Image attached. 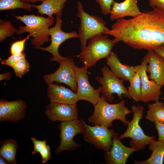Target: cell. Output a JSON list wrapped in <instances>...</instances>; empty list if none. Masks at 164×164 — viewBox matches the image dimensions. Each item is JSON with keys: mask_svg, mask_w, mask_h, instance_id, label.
<instances>
[{"mask_svg": "<svg viewBox=\"0 0 164 164\" xmlns=\"http://www.w3.org/2000/svg\"><path fill=\"white\" fill-rule=\"evenodd\" d=\"M130 19L116 20L105 35L113 36L132 48L154 50L164 43V12L154 8Z\"/></svg>", "mask_w": 164, "mask_h": 164, "instance_id": "cell-1", "label": "cell"}, {"mask_svg": "<svg viewBox=\"0 0 164 164\" xmlns=\"http://www.w3.org/2000/svg\"><path fill=\"white\" fill-rule=\"evenodd\" d=\"M94 112L88 119L94 125L102 126L108 128L112 126V121L118 120L127 125L128 122L126 115L131 112L125 105L124 100L115 104H110L101 95L97 103L94 106Z\"/></svg>", "mask_w": 164, "mask_h": 164, "instance_id": "cell-2", "label": "cell"}, {"mask_svg": "<svg viewBox=\"0 0 164 164\" xmlns=\"http://www.w3.org/2000/svg\"><path fill=\"white\" fill-rule=\"evenodd\" d=\"M15 18L23 22L25 26H20L16 33L21 35L25 32L32 33L33 38L31 40L32 44L38 49L44 43L50 40L49 27L54 23L53 16L46 18L34 14L15 15Z\"/></svg>", "mask_w": 164, "mask_h": 164, "instance_id": "cell-3", "label": "cell"}, {"mask_svg": "<svg viewBox=\"0 0 164 164\" xmlns=\"http://www.w3.org/2000/svg\"><path fill=\"white\" fill-rule=\"evenodd\" d=\"M108 35L99 34L88 40L87 45L77 56L87 68L94 66L99 60L108 57L116 43Z\"/></svg>", "mask_w": 164, "mask_h": 164, "instance_id": "cell-4", "label": "cell"}, {"mask_svg": "<svg viewBox=\"0 0 164 164\" xmlns=\"http://www.w3.org/2000/svg\"><path fill=\"white\" fill-rule=\"evenodd\" d=\"M77 15L80 21L78 33L82 50L86 47L89 39L97 35H105L109 29L106 27V22L101 17L85 12L80 2H77Z\"/></svg>", "mask_w": 164, "mask_h": 164, "instance_id": "cell-5", "label": "cell"}, {"mask_svg": "<svg viewBox=\"0 0 164 164\" xmlns=\"http://www.w3.org/2000/svg\"><path fill=\"white\" fill-rule=\"evenodd\" d=\"M131 108L133 113L132 118L131 121H128L125 131L118 138L120 140L126 138H131L129 141L130 147L135 149L136 151H140L155 140V137L154 135H146L139 125L140 121L143 117L144 107L138 104L137 106L132 105Z\"/></svg>", "mask_w": 164, "mask_h": 164, "instance_id": "cell-6", "label": "cell"}, {"mask_svg": "<svg viewBox=\"0 0 164 164\" xmlns=\"http://www.w3.org/2000/svg\"><path fill=\"white\" fill-rule=\"evenodd\" d=\"M102 77H96V81L101 85L102 96L108 102L111 103L114 99L113 95L116 94L118 98L122 100V95L132 100L128 89L123 84L124 80L116 77L109 68L104 65L101 68Z\"/></svg>", "mask_w": 164, "mask_h": 164, "instance_id": "cell-7", "label": "cell"}, {"mask_svg": "<svg viewBox=\"0 0 164 164\" xmlns=\"http://www.w3.org/2000/svg\"><path fill=\"white\" fill-rule=\"evenodd\" d=\"M58 127L60 131V145L55 151L56 155L64 150L74 151L80 146L73 138L76 135L83 133L85 131V127L81 120L76 118L62 121Z\"/></svg>", "mask_w": 164, "mask_h": 164, "instance_id": "cell-8", "label": "cell"}, {"mask_svg": "<svg viewBox=\"0 0 164 164\" xmlns=\"http://www.w3.org/2000/svg\"><path fill=\"white\" fill-rule=\"evenodd\" d=\"M85 127L83 133L84 140L87 142L94 145L98 149L104 152L111 149L112 144V138L115 135H118L112 128L97 125L91 126L87 124L81 119Z\"/></svg>", "mask_w": 164, "mask_h": 164, "instance_id": "cell-9", "label": "cell"}, {"mask_svg": "<svg viewBox=\"0 0 164 164\" xmlns=\"http://www.w3.org/2000/svg\"><path fill=\"white\" fill-rule=\"evenodd\" d=\"M59 67L54 73L45 74L43 77L45 83L48 85L54 82L63 83L68 86L76 93L77 84L76 81L75 66L73 59L64 57L59 63Z\"/></svg>", "mask_w": 164, "mask_h": 164, "instance_id": "cell-10", "label": "cell"}, {"mask_svg": "<svg viewBox=\"0 0 164 164\" xmlns=\"http://www.w3.org/2000/svg\"><path fill=\"white\" fill-rule=\"evenodd\" d=\"M62 20L61 17L56 16L55 25L49 29V34L51 41L48 47H39L38 49L41 50L48 52L52 55L50 59L51 61L59 63L64 57L61 56L58 52V48L60 45L66 40L72 38H78L79 36L76 31L66 32L61 29Z\"/></svg>", "mask_w": 164, "mask_h": 164, "instance_id": "cell-11", "label": "cell"}, {"mask_svg": "<svg viewBox=\"0 0 164 164\" xmlns=\"http://www.w3.org/2000/svg\"><path fill=\"white\" fill-rule=\"evenodd\" d=\"M85 66L79 67L75 66L77 90L76 93L79 100H83L91 103L94 106L100 98L101 86L95 89L90 83Z\"/></svg>", "mask_w": 164, "mask_h": 164, "instance_id": "cell-12", "label": "cell"}, {"mask_svg": "<svg viewBox=\"0 0 164 164\" xmlns=\"http://www.w3.org/2000/svg\"><path fill=\"white\" fill-rule=\"evenodd\" d=\"M147 64L146 61L142 60L140 65L134 66L135 71L139 73L141 80V101L145 103L151 101L156 102L159 101V97L162 94L161 89L162 87L157 84L153 80L149 79L146 72Z\"/></svg>", "mask_w": 164, "mask_h": 164, "instance_id": "cell-13", "label": "cell"}, {"mask_svg": "<svg viewBox=\"0 0 164 164\" xmlns=\"http://www.w3.org/2000/svg\"><path fill=\"white\" fill-rule=\"evenodd\" d=\"M45 114L52 122H60L77 118V104L51 102L46 107Z\"/></svg>", "mask_w": 164, "mask_h": 164, "instance_id": "cell-14", "label": "cell"}, {"mask_svg": "<svg viewBox=\"0 0 164 164\" xmlns=\"http://www.w3.org/2000/svg\"><path fill=\"white\" fill-rule=\"evenodd\" d=\"M27 106L22 99L9 101L0 100V122H17L25 117Z\"/></svg>", "mask_w": 164, "mask_h": 164, "instance_id": "cell-15", "label": "cell"}, {"mask_svg": "<svg viewBox=\"0 0 164 164\" xmlns=\"http://www.w3.org/2000/svg\"><path fill=\"white\" fill-rule=\"evenodd\" d=\"M142 60L148 63L146 72L149 74V79L159 85L164 86V58L154 51L150 50Z\"/></svg>", "mask_w": 164, "mask_h": 164, "instance_id": "cell-16", "label": "cell"}, {"mask_svg": "<svg viewBox=\"0 0 164 164\" xmlns=\"http://www.w3.org/2000/svg\"><path fill=\"white\" fill-rule=\"evenodd\" d=\"M120 140L117 135L113 137L112 144L111 149L104 152V156L107 163L125 164L130 155L136 151L133 148L125 145Z\"/></svg>", "mask_w": 164, "mask_h": 164, "instance_id": "cell-17", "label": "cell"}, {"mask_svg": "<svg viewBox=\"0 0 164 164\" xmlns=\"http://www.w3.org/2000/svg\"><path fill=\"white\" fill-rule=\"evenodd\" d=\"M139 0H125L121 2L114 1L110 12L111 21L123 18L126 16L135 18L140 15L142 12L137 5Z\"/></svg>", "mask_w": 164, "mask_h": 164, "instance_id": "cell-18", "label": "cell"}, {"mask_svg": "<svg viewBox=\"0 0 164 164\" xmlns=\"http://www.w3.org/2000/svg\"><path fill=\"white\" fill-rule=\"evenodd\" d=\"M48 85L47 95L50 102L76 104L78 101L76 93L72 90L53 83Z\"/></svg>", "mask_w": 164, "mask_h": 164, "instance_id": "cell-19", "label": "cell"}, {"mask_svg": "<svg viewBox=\"0 0 164 164\" xmlns=\"http://www.w3.org/2000/svg\"><path fill=\"white\" fill-rule=\"evenodd\" d=\"M107 64L112 73L117 77L124 81H129L136 73L135 66L122 63L117 55L111 51L106 59Z\"/></svg>", "mask_w": 164, "mask_h": 164, "instance_id": "cell-20", "label": "cell"}, {"mask_svg": "<svg viewBox=\"0 0 164 164\" xmlns=\"http://www.w3.org/2000/svg\"><path fill=\"white\" fill-rule=\"evenodd\" d=\"M67 0H45L40 5H32V6L36 9L38 13L42 16L46 15L48 16H52L55 14L56 16L61 17L65 3Z\"/></svg>", "mask_w": 164, "mask_h": 164, "instance_id": "cell-21", "label": "cell"}, {"mask_svg": "<svg viewBox=\"0 0 164 164\" xmlns=\"http://www.w3.org/2000/svg\"><path fill=\"white\" fill-rule=\"evenodd\" d=\"M149 150L152 151L150 156L142 161L135 160V164H162L164 159V141H154L149 145Z\"/></svg>", "mask_w": 164, "mask_h": 164, "instance_id": "cell-22", "label": "cell"}, {"mask_svg": "<svg viewBox=\"0 0 164 164\" xmlns=\"http://www.w3.org/2000/svg\"><path fill=\"white\" fill-rule=\"evenodd\" d=\"M17 144L16 141L6 139L0 143V155L10 164H16L15 160Z\"/></svg>", "mask_w": 164, "mask_h": 164, "instance_id": "cell-23", "label": "cell"}, {"mask_svg": "<svg viewBox=\"0 0 164 164\" xmlns=\"http://www.w3.org/2000/svg\"><path fill=\"white\" fill-rule=\"evenodd\" d=\"M147 105L148 110L145 118L154 123L157 121L164 123V104L158 101Z\"/></svg>", "mask_w": 164, "mask_h": 164, "instance_id": "cell-24", "label": "cell"}, {"mask_svg": "<svg viewBox=\"0 0 164 164\" xmlns=\"http://www.w3.org/2000/svg\"><path fill=\"white\" fill-rule=\"evenodd\" d=\"M129 81L130 85L128 88V91L132 100L136 102L141 101L142 88L139 73L136 72L132 79Z\"/></svg>", "mask_w": 164, "mask_h": 164, "instance_id": "cell-25", "label": "cell"}, {"mask_svg": "<svg viewBox=\"0 0 164 164\" xmlns=\"http://www.w3.org/2000/svg\"><path fill=\"white\" fill-rule=\"evenodd\" d=\"M32 8L31 4L23 2L20 0H0V11L21 9L30 12Z\"/></svg>", "mask_w": 164, "mask_h": 164, "instance_id": "cell-26", "label": "cell"}, {"mask_svg": "<svg viewBox=\"0 0 164 164\" xmlns=\"http://www.w3.org/2000/svg\"><path fill=\"white\" fill-rule=\"evenodd\" d=\"M17 29L14 27L10 21L0 19V42L2 43L7 37L12 36Z\"/></svg>", "mask_w": 164, "mask_h": 164, "instance_id": "cell-27", "label": "cell"}, {"mask_svg": "<svg viewBox=\"0 0 164 164\" xmlns=\"http://www.w3.org/2000/svg\"><path fill=\"white\" fill-rule=\"evenodd\" d=\"M12 68L16 77L21 78L29 71V63L27 60L24 58L17 61Z\"/></svg>", "mask_w": 164, "mask_h": 164, "instance_id": "cell-28", "label": "cell"}, {"mask_svg": "<svg viewBox=\"0 0 164 164\" xmlns=\"http://www.w3.org/2000/svg\"><path fill=\"white\" fill-rule=\"evenodd\" d=\"M33 34L29 33L23 39L17 40L12 43L10 49V53L11 54H19L23 53L26 41L31 36H33Z\"/></svg>", "mask_w": 164, "mask_h": 164, "instance_id": "cell-29", "label": "cell"}, {"mask_svg": "<svg viewBox=\"0 0 164 164\" xmlns=\"http://www.w3.org/2000/svg\"><path fill=\"white\" fill-rule=\"evenodd\" d=\"M26 56V53L23 52L19 54H11L6 59H1V63L2 65H7L12 67L17 61L21 59L25 58Z\"/></svg>", "mask_w": 164, "mask_h": 164, "instance_id": "cell-30", "label": "cell"}, {"mask_svg": "<svg viewBox=\"0 0 164 164\" xmlns=\"http://www.w3.org/2000/svg\"><path fill=\"white\" fill-rule=\"evenodd\" d=\"M101 8L102 14L106 15L110 14L111 8L114 0H95Z\"/></svg>", "mask_w": 164, "mask_h": 164, "instance_id": "cell-31", "label": "cell"}, {"mask_svg": "<svg viewBox=\"0 0 164 164\" xmlns=\"http://www.w3.org/2000/svg\"><path fill=\"white\" fill-rule=\"evenodd\" d=\"M33 144V149L32 154L34 155L36 153H39L41 150L46 145L47 142L45 139L43 141H39L32 137L31 138Z\"/></svg>", "mask_w": 164, "mask_h": 164, "instance_id": "cell-32", "label": "cell"}, {"mask_svg": "<svg viewBox=\"0 0 164 164\" xmlns=\"http://www.w3.org/2000/svg\"><path fill=\"white\" fill-rule=\"evenodd\" d=\"M50 149L49 145H45L40 151V154L42 158V162L44 164L52 158L51 156Z\"/></svg>", "mask_w": 164, "mask_h": 164, "instance_id": "cell-33", "label": "cell"}, {"mask_svg": "<svg viewBox=\"0 0 164 164\" xmlns=\"http://www.w3.org/2000/svg\"><path fill=\"white\" fill-rule=\"evenodd\" d=\"M154 123L158 133V140L164 141V123L157 121Z\"/></svg>", "mask_w": 164, "mask_h": 164, "instance_id": "cell-34", "label": "cell"}, {"mask_svg": "<svg viewBox=\"0 0 164 164\" xmlns=\"http://www.w3.org/2000/svg\"><path fill=\"white\" fill-rule=\"evenodd\" d=\"M149 6L164 12V0H148Z\"/></svg>", "mask_w": 164, "mask_h": 164, "instance_id": "cell-35", "label": "cell"}, {"mask_svg": "<svg viewBox=\"0 0 164 164\" xmlns=\"http://www.w3.org/2000/svg\"><path fill=\"white\" fill-rule=\"evenodd\" d=\"M154 51L164 58V43L159 45Z\"/></svg>", "mask_w": 164, "mask_h": 164, "instance_id": "cell-36", "label": "cell"}, {"mask_svg": "<svg viewBox=\"0 0 164 164\" xmlns=\"http://www.w3.org/2000/svg\"><path fill=\"white\" fill-rule=\"evenodd\" d=\"M12 77L11 73L10 72H6L0 74V80H9Z\"/></svg>", "mask_w": 164, "mask_h": 164, "instance_id": "cell-37", "label": "cell"}, {"mask_svg": "<svg viewBox=\"0 0 164 164\" xmlns=\"http://www.w3.org/2000/svg\"><path fill=\"white\" fill-rule=\"evenodd\" d=\"M22 2L25 3H28L29 2H31L32 3H34L35 2H39L42 1L43 2L45 0H20Z\"/></svg>", "mask_w": 164, "mask_h": 164, "instance_id": "cell-38", "label": "cell"}, {"mask_svg": "<svg viewBox=\"0 0 164 164\" xmlns=\"http://www.w3.org/2000/svg\"><path fill=\"white\" fill-rule=\"evenodd\" d=\"M8 162L3 157L0 156V164H8Z\"/></svg>", "mask_w": 164, "mask_h": 164, "instance_id": "cell-39", "label": "cell"}, {"mask_svg": "<svg viewBox=\"0 0 164 164\" xmlns=\"http://www.w3.org/2000/svg\"><path fill=\"white\" fill-rule=\"evenodd\" d=\"M161 100H164V97L161 98Z\"/></svg>", "mask_w": 164, "mask_h": 164, "instance_id": "cell-40", "label": "cell"}]
</instances>
